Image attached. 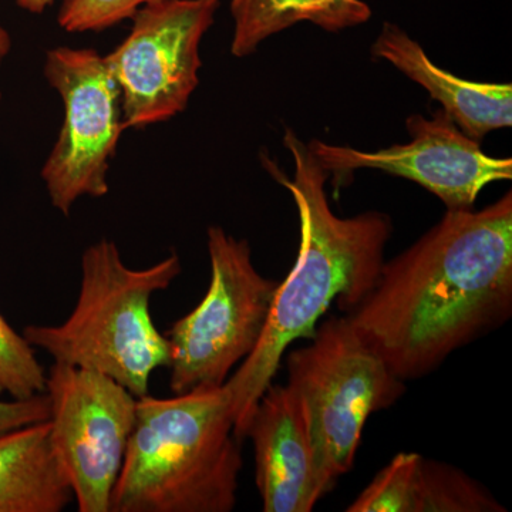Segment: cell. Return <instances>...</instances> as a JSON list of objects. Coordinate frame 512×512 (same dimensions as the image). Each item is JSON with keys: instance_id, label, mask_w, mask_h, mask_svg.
<instances>
[{"instance_id": "6da1fadb", "label": "cell", "mask_w": 512, "mask_h": 512, "mask_svg": "<svg viewBox=\"0 0 512 512\" xmlns=\"http://www.w3.org/2000/svg\"><path fill=\"white\" fill-rule=\"evenodd\" d=\"M512 313V194L484 210H447L386 262L346 315L359 338L404 383L504 325Z\"/></svg>"}, {"instance_id": "7a4b0ae2", "label": "cell", "mask_w": 512, "mask_h": 512, "mask_svg": "<svg viewBox=\"0 0 512 512\" xmlns=\"http://www.w3.org/2000/svg\"><path fill=\"white\" fill-rule=\"evenodd\" d=\"M284 146L295 167L292 178L269 158L264 165L295 202L298 256L279 282L258 345L225 383L239 441L247 437L256 404L274 382L286 349L296 340L311 339L332 303L349 313L369 295L393 234L392 218L383 212L366 211L350 218L336 215L326 194L329 173L320 167L308 143L286 128Z\"/></svg>"}, {"instance_id": "3957f363", "label": "cell", "mask_w": 512, "mask_h": 512, "mask_svg": "<svg viewBox=\"0 0 512 512\" xmlns=\"http://www.w3.org/2000/svg\"><path fill=\"white\" fill-rule=\"evenodd\" d=\"M227 386L137 399L110 512H229L242 454Z\"/></svg>"}, {"instance_id": "277c9868", "label": "cell", "mask_w": 512, "mask_h": 512, "mask_svg": "<svg viewBox=\"0 0 512 512\" xmlns=\"http://www.w3.org/2000/svg\"><path fill=\"white\" fill-rule=\"evenodd\" d=\"M180 274L175 252L133 269L113 241L101 239L83 252L79 298L69 318L62 325H28L23 336L56 363L96 370L140 399L150 394L158 367L170 365L167 336L151 318V298Z\"/></svg>"}, {"instance_id": "5b68a950", "label": "cell", "mask_w": 512, "mask_h": 512, "mask_svg": "<svg viewBox=\"0 0 512 512\" xmlns=\"http://www.w3.org/2000/svg\"><path fill=\"white\" fill-rule=\"evenodd\" d=\"M288 386L308 424L316 466L332 491L355 464L366 421L389 409L406 384L357 335L346 316L319 322L309 345L286 359Z\"/></svg>"}, {"instance_id": "8992f818", "label": "cell", "mask_w": 512, "mask_h": 512, "mask_svg": "<svg viewBox=\"0 0 512 512\" xmlns=\"http://www.w3.org/2000/svg\"><path fill=\"white\" fill-rule=\"evenodd\" d=\"M207 238L210 288L200 305L165 333L174 394L227 383L232 369L258 345L279 285L256 271L247 239L221 227L208 228Z\"/></svg>"}, {"instance_id": "52a82bcc", "label": "cell", "mask_w": 512, "mask_h": 512, "mask_svg": "<svg viewBox=\"0 0 512 512\" xmlns=\"http://www.w3.org/2000/svg\"><path fill=\"white\" fill-rule=\"evenodd\" d=\"M50 440L79 512H110L136 423L137 397L116 380L53 363L46 373Z\"/></svg>"}, {"instance_id": "ba28073f", "label": "cell", "mask_w": 512, "mask_h": 512, "mask_svg": "<svg viewBox=\"0 0 512 512\" xmlns=\"http://www.w3.org/2000/svg\"><path fill=\"white\" fill-rule=\"evenodd\" d=\"M45 76L62 97L64 121L42 178L53 207L69 215L80 197L109 192L110 158L127 128L123 101L106 57L93 49L49 50Z\"/></svg>"}, {"instance_id": "9c48e42d", "label": "cell", "mask_w": 512, "mask_h": 512, "mask_svg": "<svg viewBox=\"0 0 512 512\" xmlns=\"http://www.w3.org/2000/svg\"><path fill=\"white\" fill-rule=\"evenodd\" d=\"M220 0H161L134 13V25L106 57L119 84L126 127L161 123L185 110L200 84L202 37Z\"/></svg>"}, {"instance_id": "30bf717a", "label": "cell", "mask_w": 512, "mask_h": 512, "mask_svg": "<svg viewBox=\"0 0 512 512\" xmlns=\"http://www.w3.org/2000/svg\"><path fill=\"white\" fill-rule=\"evenodd\" d=\"M406 128L409 143L382 150H356L320 140H311L308 146L320 167L333 177L365 168L383 171L426 188L451 211L474 210L487 185L512 178L511 158L487 156L481 143L463 133L443 109L430 119L412 114Z\"/></svg>"}, {"instance_id": "8fae6325", "label": "cell", "mask_w": 512, "mask_h": 512, "mask_svg": "<svg viewBox=\"0 0 512 512\" xmlns=\"http://www.w3.org/2000/svg\"><path fill=\"white\" fill-rule=\"evenodd\" d=\"M245 439L254 446L255 481L265 512H309L329 493L302 404L288 384H269Z\"/></svg>"}, {"instance_id": "7c38bea8", "label": "cell", "mask_w": 512, "mask_h": 512, "mask_svg": "<svg viewBox=\"0 0 512 512\" xmlns=\"http://www.w3.org/2000/svg\"><path fill=\"white\" fill-rule=\"evenodd\" d=\"M370 53L423 87L477 143L491 131L512 126V84L471 82L454 76L431 62L420 43L396 23H384Z\"/></svg>"}, {"instance_id": "4fadbf2b", "label": "cell", "mask_w": 512, "mask_h": 512, "mask_svg": "<svg viewBox=\"0 0 512 512\" xmlns=\"http://www.w3.org/2000/svg\"><path fill=\"white\" fill-rule=\"evenodd\" d=\"M348 512H505L484 484L443 461L399 453Z\"/></svg>"}, {"instance_id": "5bb4252c", "label": "cell", "mask_w": 512, "mask_h": 512, "mask_svg": "<svg viewBox=\"0 0 512 512\" xmlns=\"http://www.w3.org/2000/svg\"><path fill=\"white\" fill-rule=\"evenodd\" d=\"M72 500L49 420L0 436V512H62Z\"/></svg>"}, {"instance_id": "9a60e30c", "label": "cell", "mask_w": 512, "mask_h": 512, "mask_svg": "<svg viewBox=\"0 0 512 512\" xmlns=\"http://www.w3.org/2000/svg\"><path fill=\"white\" fill-rule=\"evenodd\" d=\"M232 56H251L266 39L309 22L330 33L356 28L372 18L363 0H231Z\"/></svg>"}, {"instance_id": "2e32d148", "label": "cell", "mask_w": 512, "mask_h": 512, "mask_svg": "<svg viewBox=\"0 0 512 512\" xmlns=\"http://www.w3.org/2000/svg\"><path fill=\"white\" fill-rule=\"evenodd\" d=\"M45 389L46 370L35 348L0 315V394L29 399Z\"/></svg>"}, {"instance_id": "e0dca14e", "label": "cell", "mask_w": 512, "mask_h": 512, "mask_svg": "<svg viewBox=\"0 0 512 512\" xmlns=\"http://www.w3.org/2000/svg\"><path fill=\"white\" fill-rule=\"evenodd\" d=\"M156 2L161 0H64L57 22L67 32H100Z\"/></svg>"}, {"instance_id": "ac0fdd59", "label": "cell", "mask_w": 512, "mask_h": 512, "mask_svg": "<svg viewBox=\"0 0 512 512\" xmlns=\"http://www.w3.org/2000/svg\"><path fill=\"white\" fill-rule=\"evenodd\" d=\"M49 417L50 404L46 393L10 402L0 400V436L30 424L42 423L49 420Z\"/></svg>"}, {"instance_id": "d6986e66", "label": "cell", "mask_w": 512, "mask_h": 512, "mask_svg": "<svg viewBox=\"0 0 512 512\" xmlns=\"http://www.w3.org/2000/svg\"><path fill=\"white\" fill-rule=\"evenodd\" d=\"M20 8L28 10L30 13H43L47 6L52 5L53 0H15Z\"/></svg>"}, {"instance_id": "ffe728a7", "label": "cell", "mask_w": 512, "mask_h": 512, "mask_svg": "<svg viewBox=\"0 0 512 512\" xmlns=\"http://www.w3.org/2000/svg\"><path fill=\"white\" fill-rule=\"evenodd\" d=\"M10 47H12V39H10L9 33L0 26V64L8 56Z\"/></svg>"}, {"instance_id": "44dd1931", "label": "cell", "mask_w": 512, "mask_h": 512, "mask_svg": "<svg viewBox=\"0 0 512 512\" xmlns=\"http://www.w3.org/2000/svg\"><path fill=\"white\" fill-rule=\"evenodd\" d=\"M0 99H2V93H0Z\"/></svg>"}]
</instances>
